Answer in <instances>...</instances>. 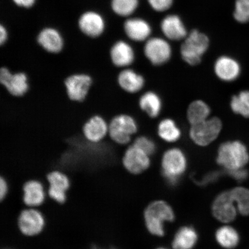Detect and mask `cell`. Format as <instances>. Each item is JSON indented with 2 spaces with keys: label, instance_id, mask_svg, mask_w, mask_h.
I'll return each mask as SVG.
<instances>
[{
  "label": "cell",
  "instance_id": "1",
  "mask_svg": "<svg viewBox=\"0 0 249 249\" xmlns=\"http://www.w3.org/2000/svg\"><path fill=\"white\" fill-rule=\"evenodd\" d=\"M175 217L173 208L163 200L151 202L144 211L146 228L152 235L160 237L165 235V223L173 222Z\"/></svg>",
  "mask_w": 249,
  "mask_h": 249
},
{
  "label": "cell",
  "instance_id": "2",
  "mask_svg": "<svg viewBox=\"0 0 249 249\" xmlns=\"http://www.w3.org/2000/svg\"><path fill=\"white\" fill-rule=\"evenodd\" d=\"M139 130L138 121L133 114L121 113L108 123V136L121 147H127L131 144Z\"/></svg>",
  "mask_w": 249,
  "mask_h": 249
},
{
  "label": "cell",
  "instance_id": "3",
  "mask_svg": "<svg viewBox=\"0 0 249 249\" xmlns=\"http://www.w3.org/2000/svg\"><path fill=\"white\" fill-rule=\"evenodd\" d=\"M249 161L248 149L238 140L224 142L217 149V163L226 171L242 169Z\"/></svg>",
  "mask_w": 249,
  "mask_h": 249
},
{
  "label": "cell",
  "instance_id": "4",
  "mask_svg": "<svg viewBox=\"0 0 249 249\" xmlns=\"http://www.w3.org/2000/svg\"><path fill=\"white\" fill-rule=\"evenodd\" d=\"M210 45V40L206 34L197 30H192L180 46V57L190 66H197L201 63Z\"/></svg>",
  "mask_w": 249,
  "mask_h": 249
},
{
  "label": "cell",
  "instance_id": "5",
  "mask_svg": "<svg viewBox=\"0 0 249 249\" xmlns=\"http://www.w3.org/2000/svg\"><path fill=\"white\" fill-rule=\"evenodd\" d=\"M161 161V174L168 184H178L188 166L184 152L178 147L168 149L164 152Z\"/></svg>",
  "mask_w": 249,
  "mask_h": 249
},
{
  "label": "cell",
  "instance_id": "6",
  "mask_svg": "<svg viewBox=\"0 0 249 249\" xmlns=\"http://www.w3.org/2000/svg\"><path fill=\"white\" fill-rule=\"evenodd\" d=\"M223 129L222 121L217 117L208 119L193 125H190V139L196 145L205 147L215 141Z\"/></svg>",
  "mask_w": 249,
  "mask_h": 249
},
{
  "label": "cell",
  "instance_id": "7",
  "mask_svg": "<svg viewBox=\"0 0 249 249\" xmlns=\"http://www.w3.org/2000/svg\"><path fill=\"white\" fill-rule=\"evenodd\" d=\"M143 52L149 63L155 67L167 64L173 55L169 40L160 37H151L145 41Z\"/></svg>",
  "mask_w": 249,
  "mask_h": 249
},
{
  "label": "cell",
  "instance_id": "8",
  "mask_svg": "<svg viewBox=\"0 0 249 249\" xmlns=\"http://www.w3.org/2000/svg\"><path fill=\"white\" fill-rule=\"evenodd\" d=\"M18 224V229L23 235L34 236L42 232L46 221L41 212L35 208H29L21 212Z\"/></svg>",
  "mask_w": 249,
  "mask_h": 249
},
{
  "label": "cell",
  "instance_id": "9",
  "mask_svg": "<svg viewBox=\"0 0 249 249\" xmlns=\"http://www.w3.org/2000/svg\"><path fill=\"white\" fill-rule=\"evenodd\" d=\"M78 28L80 33L87 38L96 39L105 33L107 24L104 17L99 12L87 11L81 15Z\"/></svg>",
  "mask_w": 249,
  "mask_h": 249
},
{
  "label": "cell",
  "instance_id": "10",
  "mask_svg": "<svg viewBox=\"0 0 249 249\" xmlns=\"http://www.w3.org/2000/svg\"><path fill=\"white\" fill-rule=\"evenodd\" d=\"M122 163L130 173L141 174L150 166V156L131 143L124 152Z\"/></svg>",
  "mask_w": 249,
  "mask_h": 249
},
{
  "label": "cell",
  "instance_id": "11",
  "mask_svg": "<svg viewBox=\"0 0 249 249\" xmlns=\"http://www.w3.org/2000/svg\"><path fill=\"white\" fill-rule=\"evenodd\" d=\"M0 85L9 94L14 96H22L29 89V79L26 73H12L5 67H0Z\"/></svg>",
  "mask_w": 249,
  "mask_h": 249
},
{
  "label": "cell",
  "instance_id": "12",
  "mask_svg": "<svg viewBox=\"0 0 249 249\" xmlns=\"http://www.w3.org/2000/svg\"><path fill=\"white\" fill-rule=\"evenodd\" d=\"M110 57L112 63L118 69L133 67L136 61L135 49L129 42L118 39L111 45Z\"/></svg>",
  "mask_w": 249,
  "mask_h": 249
},
{
  "label": "cell",
  "instance_id": "13",
  "mask_svg": "<svg viewBox=\"0 0 249 249\" xmlns=\"http://www.w3.org/2000/svg\"><path fill=\"white\" fill-rule=\"evenodd\" d=\"M213 215L223 223H230L234 220L237 214V208L230 191L221 193L214 199L213 207Z\"/></svg>",
  "mask_w": 249,
  "mask_h": 249
},
{
  "label": "cell",
  "instance_id": "14",
  "mask_svg": "<svg viewBox=\"0 0 249 249\" xmlns=\"http://www.w3.org/2000/svg\"><path fill=\"white\" fill-rule=\"evenodd\" d=\"M92 83V78L87 74L76 73L68 76L65 80L68 97L73 101L85 100Z\"/></svg>",
  "mask_w": 249,
  "mask_h": 249
},
{
  "label": "cell",
  "instance_id": "15",
  "mask_svg": "<svg viewBox=\"0 0 249 249\" xmlns=\"http://www.w3.org/2000/svg\"><path fill=\"white\" fill-rule=\"evenodd\" d=\"M213 72L217 79L222 82H234L240 76L241 65L231 56L221 55L214 62Z\"/></svg>",
  "mask_w": 249,
  "mask_h": 249
},
{
  "label": "cell",
  "instance_id": "16",
  "mask_svg": "<svg viewBox=\"0 0 249 249\" xmlns=\"http://www.w3.org/2000/svg\"><path fill=\"white\" fill-rule=\"evenodd\" d=\"M120 88L129 95H135L142 91L145 85L144 76L133 67L124 68L117 78Z\"/></svg>",
  "mask_w": 249,
  "mask_h": 249
},
{
  "label": "cell",
  "instance_id": "17",
  "mask_svg": "<svg viewBox=\"0 0 249 249\" xmlns=\"http://www.w3.org/2000/svg\"><path fill=\"white\" fill-rule=\"evenodd\" d=\"M36 40L40 48L49 53H59L65 45L63 34L53 27L43 28L37 33Z\"/></svg>",
  "mask_w": 249,
  "mask_h": 249
},
{
  "label": "cell",
  "instance_id": "18",
  "mask_svg": "<svg viewBox=\"0 0 249 249\" xmlns=\"http://www.w3.org/2000/svg\"><path fill=\"white\" fill-rule=\"evenodd\" d=\"M124 31L127 38L132 42H145L151 38V25L139 18H127L124 23Z\"/></svg>",
  "mask_w": 249,
  "mask_h": 249
},
{
  "label": "cell",
  "instance_id": "19",
  "mask_svg": "<svg viewBox=\"0 0 249 249\" xmlns=\"http://www.w3.org/2000/svg\"><path fill=\"white\" fill-rule=\"evenodd\" d=\"M160 29L165 38L171 41L183 40L189 34L181 18L177 15L166 16L161 21Z\"/></svg>",
  "mask_w": 249,
  "mask_h": 249
},
{
  "label": "cell",
  "instance_id": "20",
  "mask_svg": "<svg viewBox=\"0 0 249 249\" xmlns=\"http://www.w3.org/2000/svg\"><path fill=\"white\" fill-rule=\"evenodd\" d=\"M83 133L89 142L93 143L101 142L108 136V123L101 116H93L84 124Z\"/></svg>",
  "mask_w": 249,
  "mask_h": 249
},
{
  "label": "cell",
  "instance_id": "21",
  "mask_svg": "<svg viewBox=\"0 0 249 249\" xmlns=\"http://www.w3.org/2000/svg\"><path fill=\"white\" fill-rule=\"evenodd\" d=\"M23 202L28 207L40 206L46 200L44 186L38 180H28L23 185Z\"/></svg>",
  "mask_w": 249,
  "mask_h": 249
},
{
  "label": "cell",
  "instance_id": "22",
  "mask_svg": "<svg viewBox=\"0 0 249 249\" xmlns=\"http://www.w3.org/2000/svg\"><path fill=\"white\" fill-rule=\"evenodd\" d=\"M138 104L140 110L152 119L160 116L163 110L162 99L154 91L142 93L140 96Z\"/></svg>",
  "mask_w": 249,
  "mask_h": 249
},
{
  "label": "cell",
  "instance_id": "23",
  "mask_svg": "<svg viewBox=\"0 0 249 249\" xmlns=\"http://www.w3.org/2000/svg\"><path fill=\"white\" fill-rule=\"evenodd\" d=\"M157 135L167 143H175L181 139L182 132L176 121L171 118H164L159 122Z\"/></svg>",
  "mask_w": 249,
  "mask_h": 249
},
{
  "label": "cell",
  "instance_id": "24",
  "mask_svg": "<svg viewBox=\"0 0 249 249\" xmlns=\"http://www.w3.org/2000/svg\"><path fill=\"white\" fill-rule=\"evenodd\" d=\"M211 117V108L207 103L196 99L190 104L186 110V119L190 125L204 121Z\"/></svg>",
  "mask_w": 249,
  "mask_h": 249
},
{
  "label": "cell",
  "instance_id": "25",
  "mask_svg": "<svg viewBox=\"0 0 249 249\" xmlns=\"http://www.w3.org/2000/svg\"><path fill=\"white\" fill-rule=\"evenodd\" d=\"M198 235L194 227H180L174 236L172 246L174 249H193L197 244Z\"/></svg>",
  "mask_w": 249,
  "mask_h": 249
},
{
  "label": "cell",
  "instance_id": "26",
  "mask_svg": "<svg viewBox=\"0 0 249 249\" xmlns=\"http://www.w3.org/2000/svg\"><path fill=\"white\" fill-rule=\"evenodd\" d=\"M215 238L217 244L226 249H233L239 244V233L233 227L225 226L216 230Z\"/></svg>",
  "mask_w": 249,
  "mask_h": 249
},
{
  "label": "cell",
  "instance_id": "27",
  "mask_svg": "<svg viewBox=\"0 0 249 249\" xmlns=\"http://www.w3.org/2000/svg\"><path fill=\"white\" fill-rule=\"evenodd\" d=\"M49 183V191L67 193L70 188V178L64 173L53 170L47 175Z\"/></svg>",
  "mask_w": 249,
  "mask_h": 249
},
{
  "label": "cell",
  "instance_id": "28",
  "mask_svg": "<svg viewBox=\"0 0 249 249\" xmlns=\"http://www.w3.org/2000/svg\"><path fill=\"white\" fill-rule=\"evenodd\" d=\"M139 6V0H111V8L114 13L120 17L129 18Z\"/></svg>",
  "mask_w": 249,
  "mask_h": 249
},
{
  "label": "cell",
  "instance_id": "29",
  "mask_svg": "<svg viewBox=\"0 0 249 249\" xmlns=\"http://www.w3.org/2000/svg\"><path fill=\"white\" fill-rule=\"evenodd\" d=\"M230 107L235 114L249 118V91H243L233 95L230 101Z\"/></svg>",
  "mask_w": 249,
  "mask_h": 249
},
{
  "label": "cell",
  "instance_id": "30",
  "mask_svg": "<svg viewBox=\"0 0 249 249\" xmlns=\"http://www.w3.org/2000/svg\"><path fill=\"white\" fill-rule=\"evenodd\" d=\"M238 211L242 215L249 214V189L236 187L230 191Z\"/></svg>",
  "mask_w": 249,
  "mask_h": 249
},
{
  "label": "cell",
  "instance_id": "31",
  "mask_svg": "<svg viewBox=\"0 0 249 249\" xmlns=\"http://www.w3.org/2000/svg\"><path fill=\"white\" fill-rule=\"evenodd\" d=\"M132 144L142 149L149 156L154 155L157 151V145L151 138L147 136L140 135L134 138Z\"/></svg>",
  "mask_w": 249,
  "mask_h": 249
},
{
  "label": "cell",
  "instance_id": "32",
  "mask_svg": "<svg viewBox=\"0 0 249 249\" xmlns=\"http://www.w3.org/2000/svg\"><path fill=\"white\" fill-rule=\"evenodd\" d=\"M233 17L239 23L249 21V0H236Z\"/></svg>",
  "mask_w": 249,
  "mask_h": 249
},
{
  "label": "cell",
  "instance_id": "33",
  "mask_svg": "<svg viewBox=\"0 0 249 249\" xmlns=\"http://www.w3.org/2000/svg\"><path fill=\"white\" fill-rule=\"evenodd\" d=\"M174 0H147L148 4L154 11L166 12L172 7Z\"/></svg>",
  "mask_w": 249,
  "mask_h": 249
},
{
  "label": "cell",
  "instance_id": "34",
  "mask_svg": "<svg viewBox=\"0 0 249 249\" xmlns=\"http://www.w3.org/2000/svg\"><path fill=\"white\" fill-rule=\"evenodd\" d=\"M221 173L219 171H212L205 175L200 180H196V183L200 186H207L212 183L217 182L221 176Z\"/></svg>",
  "mask_w": 249,
  "mask_h": 249
},
{
  "label": "cell",
  "instance_id": "35",
  "mask_svg": "<svg viewBox=\"0 0 249 249\" xmlns=\"http://www.w3.org/2000/svg\"><path fill=\"white\" fill-rule=\"evenodd\" d=\"M226 171L229 176L232 177V178L236 180V181L239 182L244 181L245 180L247 179L249 176L248 171L244 169V168Z\"/></svg>",
  "mask_w": 249,
  "mask_h": 249
},
{
  "label": "cell",
  "instance_id": "36",
  "mask_svg": "<svg viewBox=\"0 0 249 249\" xmlns=\"http://www.w3.org/2000/svg\"><path fill=\"white\" fill-rule=\"evenodd\" d=\"M10 36L7 28L4 25L0 26V46L4 45L7 43Z\"/></svg>",
  "mask_w": 249,
  "mask_h": 249
},
{
  "label": "cell",
  "instance_id": "37",
  "mask_svg": "<svg viewBox=\"0 0 249 249\" xmlns=\"http://www.w3.org/2000/svg\"><path fill=\"white\" fill-rule=\"evenodd\" d=\"M8 191L9 186L7 180L2 177L0 179V198L1 201L7 197Z\"/></svg>",
  "mask_w": 249,
  "mask_h": 249
},
{
  "label": "cell",
  "instance_id": "38",
  "mask_svg": "<svg viewBox=\"0 0 249 249\" xmlns=\"http://www.w3.org/2000/svg\"><path fill=\"white\" fill-rule=\"evenodd\" d=\"M12 1L18 7L29 9L35 5L36 0H12Z\"/></svg>",
  "mask_w": 249,
  "mask_h": 249
},
{
  "label": "cell",
  "instance_id": "39",
  "mask_svg": "<svg viewBox=\"0 0 249 249\" xmlns=\"http://www.w3.org/2000/svg\"><path fill=\"white\" fill-rule=\"evenodd\" d=\"M91 249H118L116 248L110 247L108 248H102L98 245H93L92 246Z\"/></svg>",
  "mask_w": 249,
  "mask_h": 249
},
{
  "label": "cell",
  "instance_id": "40",
  "mask_svg": "<svg viewBox=\"0 0 249 249\" xmlns=\"http://www.w3.org/2000/svg\"><path fill=\"white\" fill-rule=\"evenodd\" d=\"M155 249H168V248H164V247H160V248H158Z\"/></svg>",
  "mask_w": 249,
  "mask_h": 249
},
{
  "label": "cell",
  "instance_id": "41",
  "mask_svg": "<svg viewBox=\"0 0 249 249\" xmlns=\"http://www.w3.org/2000/svg\"></svg>",
  "mask_w": 249,
  "mask_h": 249
}]
</instances>
